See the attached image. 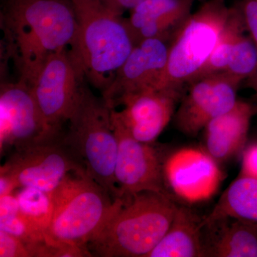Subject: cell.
Instances as JSON below:
<instances>
[{
	"instance_id": "cell-1",
	"label": "cell",
	"mask_w": 257,
	"mask_h": 257,
	"mask_svg": "<svg viewBox=\"0 0 257 257\" xmlns=\"http://www.w3.org/2000/svg\"><path fill=\"white\" fill-rule=\"evenodd\" d=\"M7 55L19 81L31 87L47 59L70 47L78 22L69 0H24L8 3L1 14Z\"/></svg>"
},
{
	"instance_id": "cell-2",
	"label": "cell",
	"mask_w": 257,
	"mask_h": 257,
	"mask_svg": "<svg viewBox=\"0 0 257 257\" xmlns=\"http://www.w3.org/2000/svg\"><path fill=\"white\" fill-rule=\"evenodd\" d=\"M177 207L172 196L162 193L120 197L88 250L92 256L147 257L167 233Z\"/></svg>"
},
{
	"instance_id": "cell-3",
	"label": "cell",
	"mask_w": 257,
	"mask_h": 257,
	"mask_svg": "<svg viewBox=\"0 0 257 257\" xmlns=\"http://www.w3.org/2000/svg\"><path fill=\"white\" fill-rule=\"evenodd\" d=\"M73 5L78 27L69 55L84 80L103 94L136 43L125 19L96 0Z\"/></svg>"
},
{
	"instance_id": "cell-4",
	"label": "cell",
	"mask_w": 257,
	"mask_h": 257,
	"mask_svg": "<svg viewBox=\"0 0 257 257\" xmlns=\"http://www.w3.org/2000/svg\"><path fill=\"white\" fill-rule=\"evenodd\" d=\"M52 219L45 236L87 248L117 205L87 172L71 174L50 193Z\"/></svg>"
},
{
	"instance_id": "cell-5",
	"label": "cell",
	"mask_w": 257,
	"mask_h": 257,
	"mask_svg": "<svg viewBox=\"0 0 257 257\" xmlns=\"http://www.w3.org/2000/svg\"><path fill=\"white\" fill-rule=\"evenodd\" d=\"M111 110L102 96L94 95L82 84L65 136L82 159L88 175L115 201L119 198L114 179L118 143Z\"/></svg>"
},
{
	"instance_id": "cell-6",
	"label": "cell",
	"mask_w": 257,
	"mask_h": 257,
	"mask_svg": "<svg viewBox=\"0 0 257 257\" xmlns=\"http://www.w3.org/2000/svg\"><path fill=\"white\" fill-rule=\"evenodd\" d=\"M231 11L224 0H209L189 15L172 37L167 66L157 89L184 90L209 59Z\"/></svg>"
},
{
	"instance_id": "cell-7",
	"label": "cell",
	"mask_w": 257,
	"mask_h": 257,
	"mask_svg": "<svg viewBox=\"0 0 257 257\" xmlns=\"http://www.w3.org/2000/svg\"><path fill=\"white\" fill-rule=\"evenodd\" d=\"M81 172H87L85 165L63 131L13 150L0 175L9 179L15 190L34 187L51 193L71 174Z\"/></svg>"
},
{
	"instance_id": "cell-8",
	"label": "cell",
	"mask_w": 257,
	"mask_h": 257,
	"mask_svg": "<svg viewBox=\"0 0 257 257\" xmlns=\"http://www.w3.org/2000/svg\"><path fill=\"white\" fill-rule=\"evenodd\" d=\"M111 123L118 143L114 179L119 198L143 192L171 195L164 180L165 155L154 143L139 141L111 110Z\"/></svg>"
},
{
	"instance_id": "cell-9",
	"label": "cell",
	"mask_w": 257,
	"mask_h": 257,
	"mask_svg": "<svg viewBox=\"0 0 257 257\" xmlns=\"http://www.w3.org/2000/svg\"><path fill=\"white\" fill-rule=\"evenodd\" d=\"M84 79L68 49L52 54L37 74L31 88L45 121L62 131L75 107Z\"/></svg>"
},
{
	"instance_id": "cell-10",
	"label": "cell",
	"mask_w": 257,
	"mask_h": 257,
	"mask_svg": "<svg viewBox=\"0 0 257 257\" xmlns=\"http://www.w3.org/2000/svg\"><path fill=\"white\" fill-rule=\"evenodd\" d=\"M63 132L45 121L32 88L25 83L1 82L0 151L20 148Z\"/></svg>"
},
{
	"instance_id": "cell-11",
	"label": "cell",
	"mask_w": 257,
	"mask_h": 257,
	"mask_svg": "<svg viewBox=\"0 0 257 257\" xmlns=\"http://www.w3.org/2000/svg\"><path fill=\"white\" fill-rule=\"evenodd\" d=\"M239 85L223 73L189 82L174 116L176 127L187 136H196L209 121L235 105Z\"/></svg>"
},
{
	"instance_id": "cell-12",
	"label": "cell",
	"mask_w": 257,
	"mask_h": 257,
	"mask_svg": "<svg viewBox=\"0 0 257 257\" xmlns=\"http://www.w3.org/2000/svg\"><path fill=\"white\" fill-rule=\"evenodd\" d=\"M163 174L167 192L188 204L210 199L224 179L219 163L197 147H184L165 157Z\"/></svg>"
},
{
	"instance_id": "cell-13",
	"label": "cell",
	"mask_w": 257,
	"mask_h": 257,
	"mask_svg": "<svg viewBox=\"0 0 257 257\" xmlns=\"http://www.w3.org/2000/svg\"><path fill=\"white\" fill-rule=\"evenodd\" d=\"M184 90L150 89L126 94L113 112L139 141L154 143L175 116Z\"/></svg>"
},
{
	"instance_id": "cell-14",
	"label": "cell",
	"mask_w": 257,
	"mask_h": 257,
	"mask_svg": "<svg viewBox=\"0 0 257 257\" xmlns=\"http://www.w3.org/2000/svg\"><path fill=\"white\" fill-rule=\"evenodd\" d=\"M167 40L145 39L137 42L110 87L101 96L111 108L121 96L156 89L168 60Z\"/></svg>"
},
{
	"instance_id": "cell-15",
	"label": "cell",
	"mask_w": 257,
	"mask_h": 257,
	"mask_svg": "<svg viewBox=\"0 0 257 257\" xmlns=\"http://www.w3.org/2000/svg\"><path fill=\"white\" fill-rule=\"evenodd\" d=\"M194 0H145L125 19L135 43L173 37L192 14Z\"/></svg>"
},
{
	"instance_id": "cell-16",
	"label": "cell",
	"mask_w": 257,
	"mask_h": 257,
	"mask_svg": "<svg viewBox=\"0 0 257 257\" xmlns=\"http://www.w3.org/2000/svg\"><path fill=\"white\" fill-rule=\"evenodd\" d=\"M256 110L251 103L238 99L230 110L211 120L204 128V150L218 163L232 160L243 152Z\"/></svg>"
},
{
	"instance_id": "cell-17",
	"label": "cell",
	"mask_w": 257,
	"mask_h": 257,
	"mask_svg": "<svg viewBox=\"0 0 257 257\" xmlns=\"http://www.w3.org/2000/svg\"><path fill=\"white\" fill-rule=\"evenodd\" d=\"M203 219L178 206L170 228L147 257H205Z\"/></svg>"
},
{
	"instance_id": "cell-18",
	"label": "cell",
	"mask_w": 257,
	"mask_h": 257,
	"mask_svg": "<svg viewBox=\"0 0 257 257\" xmlns=\"http://www.w3.org/2000/svg\"><path fill=\"white\" fill-rule=\"evenodd\" d=\"M205 226L216 229L210 241H204L205 257H257V228L252 225L224 218Z\"/></svg>"
},
{
	"instance_id": "cell-19",
	"label": "cell",
	"mask_w": 257,
	"mask_h": 257,
	"mask_svg": "<svg viewBox=\"0 0 257 257\" xmlns=\"http://www.w3.org/2000/svg\"><path fill=\"white\" fill-rule=\"evenodd\" d=\"M231 218L257 228V179L239 176L224 191L203 226Z\"/></svg>"
},
{
	"instance_id": "cell-20",
	"label": "cell",
	"mask_w": 257,
	"mask_h": 257,
	"mask_svg": "<svg viewBox=\"0 0 257 257\" xmlns=\"http://www.w3.org/2000/svg\"><path fill=\"white\" fill-rule=\"evenodd\" d=\"M245 31L246 29L242 17L236 5L231 8L228 23L214 50L192 81L207 76L224 73L229 64L230 56L235 42Z\"/></svg>"
},
{
	"instance_id": "cell-21",
	"label": "cell",
	"mask_w": 257,
	"mask_h": 257,
	"mask_svg": "<svg viewBox=\"0 0 257 257\" xmlns=\"http://www.w3.org/2000/svg\"><path fill=\"white\" fill-rule=\"evenodd\" d=\"M14 194L22 214L30 226L45 235L53 211L50 193L34 187H23L16 189Z\"/></svg>"
},
{
	"instance_id": "cell-22",
	"label": "cell",
	"mask_w": 257,
	"mask_h": 257,
	"mask_svg": "<svg viewBox=\"0 0 257 257\" xmlns=\"http://www.w3.org/2000/svg\"><path fill=\"white\" fill-rule=\"evenodd\" d=\"M0 230L17 236L26 246L46 236L34 229L24 217L14 193L0 197Z\"/></svg>"
},
{
	"instance_id": "cell-23",
	"label": "cell",
	"mask_w": 257,
	"mask_h": 257,
	"mask_svg": "<svg viewBox=\"0 0 257 257\" xmlns=\"http://www.w3.org/2000/svg\"><path fill=\"white\" fill-rule=\"evenodd\" d=\"M257 73V47L248 35H240L235 42L226 70L229 76L241 84Z\"/></svg>"
},
{
	"instance_id": "cell-24",
	"label": "cell",
	"mask_w": 257,
	"mask_h": 257,
	"mask_svg": "<svg viewBox=\"0 0 257 257\" xmlns=\"http://www.w3.org/2000/svg\"><path fill=\"white\" fill-rule=\"evenodd\" d=\"M0 257H30V255L21 239L0 230Z\"/></svg>"
},
{
	"instance_id": "cell-25",
	"label": "cell",
	"mask_w": 257,
	"mask_h": 257,
	"mask_svg": "<svg viewBox=\"0 0 257 257\" xmlns=\"http://www.w3.org/2000/svg\"><path fill=\"white\" fill-rule=\"evenodd\" d=\"M237 7L246 31L257 47V0H241Z\"/></svg>"
},
{
	"instance_id": "cell-26",
	"label": "cell",
	"mask_w": 257,
	"mask_h": 257,
	"mask_svg": "<svg viewBox=\"0 0 257 257\" xmlns=\"http://www.w3.org/2000/svg\"><path fill=\"white\" fill-rule=\"evenodd\" d=\"M239 176L257 179V143L243 150Z\"/></svg>"
},
{
	"instance_id": "cell-27",
	"label": "cell",
	"mask_w": 257,
	"mask_h": 257,
	"mask_svg": "<svg viewBox=\"0 0 257 257\" xmlns=\"http://www.w3.org/2000/svg\"><path fill=\"white\" fill-rule=\"evenodd\" d=\"M102 8L111 13L121 17L126 11H131L145 0H96Z\"/></svg>"
},
{
	"instance_id": "cell-28",
	"label": "cell",
	"mask_w": 257,
	"mask_h": 257,
	"mask_svg": "<svg viewBox=\"0 0 257 257\" xmlns=\"http://www.w3.org/2000/svg\"><path fill=\"white\" fill-rule=\"evenodd\" d=\"M248 88L253 92V96L257 100V73L253 77L246 81Z\"/></svg>"
},
{
	"instance_id": "cell-29",
	"label": "cell",
	"mask_w": 257,
	"mask_h": 257,
	"mask_svg": "<svg viewBox=\"0 0 257 257\" xmlns=\"http://www.w3.org/2000/svg\"><path fill=\"white\" fill-rule=\"evenodd\" d=\"M72 4H80V3H87V2L92 1V0H70Z\"/></svg>"
},
{
	"instance_id": "cell-30",
	"label": "cell",
	"mask_w": 257,
	"mask_h": 257,
	"mask_svg": "<svg viewBox=\"0 0 257 257\" xmlns=\"http://www.w3.org/2000/svg\"><path fill=\"white\" fill-rule=\"evenodd\" d=\"M24 1V0H7L8 3H15V2Z\"/></svg>"
}]
</instances>
